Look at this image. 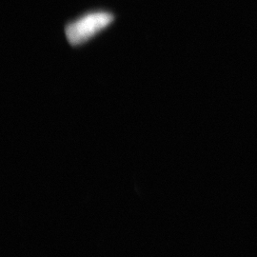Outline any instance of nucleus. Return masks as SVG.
<instances>
[{
  "label": "nucleus",
  "instance_id": "f257e3e1",
  "mask_svg": "<svg viewBox=\"0 0 257 257\" xmlns=\"http://www.w3.org/2000/svg\"><path fill=\"white\" fill-rule=\"evenodd\" d=\"M113 20L114 16L110 12H90L67 24L65 35L72 46H79L101 33Z\"/></svg>",
  "mask_w": 257,
  "mask_h": 257
}]
</instances>
